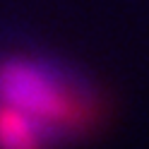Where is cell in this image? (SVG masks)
<instances>
[{
  "label": "cell",
  "mask_w": 149,
  "mask_h": 149,
  "mask_svg": "<svg viewBox=\"0 0 149 149\" xmlns=\"http://www.w3.org/2000/svg\"><path fill=\"white\" fill-rule=\"evenodd\" d=\"M0 104L34 118L48 135L84 127L91 113L89 99L77 94L68 77L29 58H7L0 63Z\"/></svg>",
  "instance_id": "obj_1"
},
{
  "label": "cell",
  "mask_w": 149,
  "mask_h": 149,
  "mask_svg": "<svg viewBox=\"0 0 149 149\" xmlns=\"http://www.w3.org/2000/svg\"><path fill=\"white\" fill-rule=\"evenodd\" d=\"M48 130L34 118L0 104V149H46Z\"/></svg>",
  "instance_id": "obj_2"
}]
</instances>
